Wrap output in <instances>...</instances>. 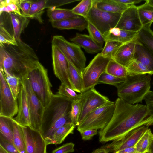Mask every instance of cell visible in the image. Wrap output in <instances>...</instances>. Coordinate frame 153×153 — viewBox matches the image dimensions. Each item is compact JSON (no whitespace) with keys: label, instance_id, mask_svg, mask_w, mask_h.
<instances>
[{"label":"cell","instance_id":"cell-1","mask_svg":"<svg viewBox=\"0 0 153 153\" xmlns=\"http://www.w3.org/2000/svg\"><path fill=\"white\" fill-rule=\"evenodd\" d=\"M153 125V117L146 105L130 104L118 97L115 101L114 110L110 120L98 132L99 141H113L138 126Z\"/></svg>","mask_w":153,"mask_h":153},{"label":"cell","instance_id":"cell-2","mask_svg":"<svg viewBox=\"0 0 153 153\" xmlns=\"http://www.w3.org/2000/svg\"><path fill=\"white\" fill-rule=\"evenodd\" d=\"M16 45H0V70L20 78L26 77L28 70L39 61L34 50L21 39Z\"/></svg>","mask_w":153,"mask_h":153},{"label":"cell","instance_id":"cell-3","mask_svg":"<svg viewBox=\"0 0 153 153\" xmlns=\"http://www.w3.org/2000/svg\"><path fill=\"white\" fill-rule=\"evenodd\" d=\"M72 102L65 97L53 94L45 107L39 131L47 145L51 144L52 136L57 129L71 123L70 112Z\"/></svg>","mask_w":153,"mask_h":153},{"label":"cell","instance_id":"cell-4","mask_svg":"<svg viewBox=\"0 0 153 153\" xmlns=\"http://www.w3.org/2000/svg\"><path fill=\"white\" fill-rule=\"evenodd\" d=\"M151 81L149 74L127 75L125 81L117 87L118 96L130 104L142 103L150 91Z\"/></svg>","mask_w":153,"mask_h":153},{"label":"cell","instance_id":"cell-5","mask_svg":"<svg viewBox=\"0 0 153 153\" xmlns=\"http://www.w3.org/2000/svg\"><path fill=\"white\" fill-rule=\"evenodd\" d=\"M31 88L44 107L49 103L53 94L47 70L39 61L28 70L26 76Z\"/></svg>","mask_w":153,"mask_h":153},{"label":"cell","instance_id":"cell-6","mask_svg":"<svg viewBox=\"0 0 153 153\" xmlns=\"http://www.w3.org/2000/svg\"><path fill=\"white\" fill-rule=\"evenodd\" d=\"M115 102L110 101L88 114L77 126L79 132L88 129L101 130L110 120L114 113Z\"/></svg>","mask_w":153,"mask_h":153},{"label":"cell","instance_id":"cell-7","mask_svg":"<svg viewBox=\"0 0 153 153\" xmlns=\"http://www.w3.org/2000/svg\"><path fill=\"white\" fill-rule=\"evenodd\" d=\"M52 45L56 47L82 74L85 67L86 58L81 48L60 35L53 36Z\"/></svg>","mask_w":153,"mask_h":153},{"label":"cell","instance_id":"cell-8","mask_svg":"<svg viewBox=\"0 0 153 153\" xmlns=\"http://www.w3.org/2000/svg\"><path fill=\"white\" fill-rule=\"evenodd\" d=\"M111 59L104 57L100 53H99L85 68L82 74L83 83L82 92L94 88L98 84L99 77L105 72L107 65Z\"/></svg>","mask_w":153,"mask_h":153},{"label":"cell","instance_id":"cell-9","mask_svg":"<svg viewBox=\"0 0 153 153\" xmlns=\"http://www.w3.org/2000/svg\"><path fill=\"white\" fill-rule=\"evenodd\" d=\"M121 14L100 10L96 7L93 1L92 7L86 19L104 35L110 29L116 27Z\"/></svg>","mask_w":153,"mask_h":153},{"label":"cell","instance_id":"cell-10","mask_svg":"<svg viewBox=\"0 0 153 153\" xmlns=\"http://www.w3.org/2000/svg\"><path fill=\"white\" fill-rule=\"evenodd\" d=\"M22 82L25 87L27 93L30 115V127L39 131L45 107L33 91L26 77L22 79Z\"/></svg>","mask_w":153,"mask_h":153},{"label":"cell","instance_id":"cell-11","mask_svg":"<svg viewBox=\"0 0 153 153\" xmlns=\"http://www.w3.org/2000/svg\"><path fill=\"white\" fill-rule=\"evenodd\" d=\"M79 95L82 103L79 125L90 113L110 101L107 97L100 94L94 88L83 92Z\"/></svg>","mask_w":153,"mask_h":153},{"label":"cell","instance_id":"cell-12","mask_svg":"<svg viewBox=\"0 0 153 153\" xmlns=\"http://www.w3.org/2000/svg\"><path fill=\"white\" fill-rule=\"evenodd\" d=\"M0 116L12 117L18 112V103L0 71Z\"/></svg>","mask_w":153,"mask_h":153},{"label":"cell","instance_id":"cell-13","mask_svg":"<svg viewBox=\"0 0 153 153\" xmlns=\"http://www.w3.org/2000/svg\"><path fill=\"white\" fill-rule=\"evenodd\" d=\"M149 126L148 125H143L136 127L123 136L113 141L104 147L109 152L113 153L134 146L148 129Z\"/></svg>","mask_w":153,"mask_h":153},{"label":"cell","instance_id":"cell-14","mask_svg":"<svg viewBox=\"0 0 153 153\" xmlns=\"http://www.w3.org/2000/svg\"><path fill=\"white\" fill-rule=\"evenodd\" d=\"M52 65L54 74L62 83L73 89L68 74V64L65 56L56 47L52 45Z\"/></svg>","mask_w":153,"mask_h":153},{"label":"cell","instance_id":"cell-15","mask_svg":"<svg viewBox=\"0 0 153 153\" xmlns=\"http://www.w3.org/2000/svg\"><path fill=\"white\" fill-rule=\"evenodd\" d=\"M26 153H46L47 143L40 131L29 126H23Z\"/></svg>","mask_w":153,"mask_h":153},{"label":"cell","instance_id":"cell-16","mask_svg":"<svg viewBox=\"0 0 153 153\" xmlns=\"http://www.w3.org/2000/svg\"><path fill=\"white\" fill-rule=\"evenodd\" d=\"M143 27L139 16L137 7L132 5L124 10L115 27L137 32Z\"/></svg>","mask_w":153,"mask_h":153},{"label":"cell","instance_id":"cell-17","mask_svg":"<svg viewBox=\"0 0 153 153\" xmlns=\"http://www.w3.org/2000/svg\"><path fill=\"white\" fill-rule=\"evenodd\" d=\"M18 112L14 118L23 126H30V119L27 97L25 87L22 82L20 91L18 97Z\"/></svg>","mask_w":153,"mask_h":153},{"label":"cell","instance_id":"cell-18","mask_svg":"<svg viewBox=\"0 0 153 153\" xmlns=\"http://www.w3.org/2000/svg\"><path fill=\"white\" fill-rule=\"evenodd\" d=\"M138 42L137 36L133 40L123 44L120 47L112 59L126 68L134 59L136 45Z\"/></svg>","mask_w":153,"mask_h":153},{"label":"cell","instance_id":"cell-19","mask_svg":"<svg viewBox=\"0 0 153 153\" xmlns=\"http://www.w3.org/2000/svg\"><path fill=\"white\" fill-rule=\"evenodd\" d=\"M88 21L83 17H77L51 22L53 27L61 30L75 29L82 31L87 29Z\"/></svg>","mask_w":153,"mask_h":153},{"label":"cell","instance_id":"cell-20","mask_svg":"<svg viewBox=\"0 0 153 153\" xmlns=\"http://www.w3.org/2000/svg\"><path fill=\"white\" fill-rule=\"evenodd\" d=\"M70 40L89 53L93 54L101 52L103 48L89 35L86 34L76 33L75 36Z\"/></svg>","mask_w":153,"mask_h":153},{"label":"cell","instance_id":"cell-21","mask_svg":"<svg viewBox=\"0 0 153 153\" xmlns=\"http://www.w3.org/2000/svg\"><path fill=\"white\" fill-rule=\"evenodd\" d=\"M137 32L130 31L115 27L110 29L103 36L105 42L112 40L124 44L133 40L137 37Z\"/></svg>","mask_w":153,"mask_h":153},{"label":"cell","instance_id":"cell-22","mask_svg":"<svg viewBox=\"0 0 153 153\" xmlns=\"http://www.w3.org/2000/svg\"><path fill=\"white\" fill-rule=\"evenodd\" d=\"M134 59L144 65L153 74V55L139 41L136 45Z\"/></svg>","mask_w":153,"mask_h":153},{"label":"cell","instance_id":"cell-23","mask_svg":"<svg viewBox=\"0 0 153 153\" xmlns=\"http://www.w3.org/2000/svg\"><path fill=\"white\" fill-rule=\"evenodd\" d=\"M93 3L100 10L110 13L121 14L131 5L118 3L114 0H93Z\"/></svg>","mask_w":153,"mask_h":153},{"label":"cell","instance_id":"cell-24","mask_svg":"<svg viewBox=\"0 0 153 153\" xmlns=\"http://www.w3.org/2000/svg\"><path fill=\"white\" fill-rule=\"evenodd\" d=\"M13 27V34L16 39H20V36L28 26L29 18L23 15L13 13H9Z\"/></svg>","mask_w":153,"mask_h":153},{"label":"cell","instance_id":"cell-25","mask_svg":"<svg viewBox=\"0 0 153 153\" xmlns=\"http://www.w3.org/2000/svg\"><path fill=\"white\" fill-rule=\"evenodd\" d=\"M47 14L49 20L51 22L79 16L74 14L71 9L56 8L53 6L50 7L48 8Z\"/></svg>","mask_w":153,"mask_h":153},{"label":"cell","instance_id":"cell-26","mask_svg":"<svg viewBox=\"0 0 153 153\" xmlns=\"http://www.w3.org/2000/svg\"><path fill=\"white\" fill-rule=\"evenodd\" d=\"M13 144L20 153H26V145L22 126L13 118Z\"/></svg>","mask_w":153,"mask_h":153},{"label":"cell","instance_id":"cell-27","mask_svg":"<svg viewBox=\"0 0 153 153\" xmlns=\"http://www.w3.org/2000/svg\"><path fill=\"white\" fill-rule=\"evenodd\" d=\"M151 26H143L137 32L138 41L153 55V31L150 29Z\"/></svg>","mask_w":153,"mask_h":153},{"label":"cell","instance_id":"cell-28","mask_svg":"<svg viewBox=\"0 0 153 153\" xmlns=\"http://www.w3.org/2000/svg\"><path fill=\"white\" fill-rule=\"evenodd\" d=\"M13 118L0 116V136L13 143Z\"/></svg>","mask_w":153,"mask_h":153},{"label":"cell","instance_id":"cell-29","mask_svg":"<svg viewBox=\"0 0 153 153\" xmlns=\"http://www.w3.org/2000/svg\"><path fill=\"white\" fill-rule=\"evenodd\" d=\"M68 74L70 81L74 88V91L81 93L83 91V87L82 75L69 60H68Z\"/></svg>","mask_w":153,"mask_h":153},{"label":"cell","instance_id":"cell-30","mask_svg":"<svg viewBox=\"0 0 153 153\" xmlns=\"http://www.w3.org/2000/svg\"><path fill=\"white\" fill-rule=\"evenodd\" d=\"M75 127L71 123L65 124L58 128L52 136L51 144H59L62 143L69 134L73 133Z\"/></svg>","mask_w":153,"mask_h":153},{"label":"cell","instance_id":"cell-31","mask_svg":"<svg viewBox=\"0 0 153 153\" xmlns=\"http://www.w3.org/2000/svg\"><path fill=\"white\" fill-rule=\"evenodd\" d=\"M137 7L139 18L143 26H151L153 22V6L146 1L144 4Z\"/></svg>","mask_w":153,"mask_h":153},{"label":"cell","instance_id":"cell-32","mask_svg":"<svg viewBox=\"0 0 153 153\" xmlns=\"http://www.w3.org/2000/svg\"><path fill=\"white\" fill-rule=\"evenodd\" d=\"M3 72L6 82L14 97L17 100L22 85V79L7 72L0 70Z\"/></svg>","mask_w":153,"mask_h":153},{"label":"cell","instance_id":"cell-33","mask_svg":"<svg viewBox=\"0 0 153 153\" xmlns=\"http://www.w3.org/2000/svg\"><path fill=\"white\" fill-rule=\"evenodd\" d=\"M47 1V0L32 1L28 18L34 19L39 23H43L42 16L46 7Z\"/></svg>","mask_w":153,"mask_h":153},{"label":"cell","instance_id":"cell-34","mask_svg":"<svg viewBox=\"0 0 153 153\" xmlns=\"http://www.w3.org/2000/svg\"><path fill=\"white\" fill-rule=\"evenodd\" d=\"M105 72L120 78L125 79L127 76L126 68L111 59L107 66Z\"/></svg>","mask_w":153,"mask_h":153},{"label":"cell","instance_id":"cell-35","mask_svg":"<svg viewBox=\"0 0 153 153\" xmlns=\"http://www.w3.org/2000/svg\"><path fill=\"white\" fill-rule=\"evenodd\" d=\"M153 138V134L148 128L135 145L136 153H144L148 150Z\"/></svg>","mask_w":153,"mask_h":153},{"label":"cell","instance_id":"cell-36","mask_svg":"<svg viewBox=\"0 0 153 153\" xmlns=\"http://www.w3.org/2000/svg\"><path fill=\"white\" fill-rule=\"evenodd\" d=\"M93 0H82L73 8L72 11L75 15L86 19L93 4Z\"/></svg>","mask_w":153,"mask_h":153},{"label":"cell","instance_id":"cell-37","mask_svg":"<svg viewBox=\"0 0 153 153\" xmlns=\"http://www.w3.org/2000/svg\"><path fill=\"white\" fill-rule=\"evenodd\" d=\"M123 44L115 41H106L105 46L100 53L104 57L112 59L120 47Z\"/></svg>","mask_w":153,"mask_h":153},{"label":"cell","instance_id":"cell-38","mask_svg":"<svg viewBox=\"0 0 153 153\" xmlns=\"http://www.w3.org/2000/svg\"><path fill=\"white\" fill-rule=\"evenodd\" d=\"M126 68L127 75L143 74H153L144 65L134 59L131 62Z\"/></svg>","mask_w":153,"mask_h":153},{"label":"cell","instance_id":"cell-39","mask_svg":"<svg viewBox=\"0 0 153 153\" xmlns=\"http://www.w3.org/2000/svg\"><path fill=\"white\" fill-rule=\"evenodd\" d=\"M82 103L81 100L79 99L72 102L70 112L71 123L75 126L79 125V119L81 114Z\"/></svg>","mask_w":153,"mask_h":153},{"label":"cell","instance_id":"cell-40","mask_svg":"<svg viewBox=\"0 0 153 153\" xmlns=\"http://www.w3.org/2000/svg\"><path fill=\"white\" fill-rule=\"evenodd\" d=\"M4 44L16 45L17 40L14 34L10 33L3 25L0 26V45Z\"/></svg>","mask_w":153,"mask_h":153},{"label":"cell","instance_id":"cell-41","mask_svg":"<svg viewBox=\"0 0 153 153\" xmlns=\"http://www.w3.org/2000/svg\"><path fill=\"white\" fill-rule=\"evenodd\" d=\"M125 79L116 77L105 72L103 73L99 77L98 82L99 84H106L113 86L116 88L123 82Z\"/></svg>","mask_w":153,"mask_h":153},{"label":"cell","instance_id":"cell-42","mask_svg":"<svg viewBox=\"0 0 153 153\" xmlns=\"http://www.w3.org/2000/svg\"><path fill=\"white\" fill-rule=\"evenodd\" d=\"M87 29L89 35L96 43L102 47L105 41L103 35L100 31L88 21Z\"/></svg>","mask_w":153,"mask_h":153},{"label":"cell","instance_id":"cell-43","mask_svg":"<svg viewBox=\"0 0 153 153\" xmlns=\"http://www.w3.org/2000/svg\"><path fill=\"white\" fill-rule=\"evenodd\" d=\"M57 94L67 97L72 102L79 99V94L75 91L63 83H61Z\"/></svg>","mask_w":153,"mask_h":153},{"label":"cell","instance_id":"cell-44","mask_svg":"<svg viewBox=\"0 0 153 153\" xmlns=\"http://www.w3.org/2000/svg\"><path fill=\"white\" fill-rule=\"evenodd\" d=\"M0 146L7 153H20L13 143L0 136Z\"/></svg>","mask_w":153,"mask_h":153},{"label":"cell","instance_id":"cell-45","mask_svg":"<svg viewBox=\"0 0 153 153\" xmlns=\"http://www.w3.org/2000/svg\"><path fill=\"white\" fill-rule=\"evenodd\" d=\"M19 4L12 3L8 4L5 7H0V15L3 12H6L8 13L11 12L13 13L20 15H22L20 11Z\"/></svg>","mask_w":153,"mask_h":153},{"label":"cell","instance_id":"cell-46","mask_svg":"<svg viewBox=\"0 0 153 153\" xmlns=\"http://www.w3.org/2000/svg\"><path fill=\"white\" fill-rule=\"evenodd\" d=\"M74 144L73 143H67L53 150L51 153H69L74 151Z\"/></svg>","mask_w":153,"mask_h":153},{"label":"cell","instance_id":"cell-47","mask_svg":"<svg viewBox=\"0 0 153 153\" xmlns=\"http://www.w3.org/2000/svg\"><path fill=\"white\" fill-rule=\"evenodd\" d=\"M32 0H20L19 6L22 15L28 17Z\"/></svg>","mask_w":153,"mask_h":153},{"label":"cell","instance_id":"cell-48","mask_svg":"<svg viewBox=\"0 0 153 153\" xmlns=\"http://www.w3.org/2000/svg\"><path fill=\"white\" fill-rule=\"evenodd\" d=\"M144 100L150 114L153 117V91H149Z\"/></svg>","mask_w":153,"mask_h":153},{"label":"cell","instance_id":"cell-49","mask_svg":"<svg viewBox=\"0 0 153 153\" xmlns=\"http://www.w3.org/2000/svg\"><path fill=\"white\" fill-rule=\"evenodd\" d=\"M97 130L91 129L85 130L80 132L82 139L84 140H88L92 139L95 135L97 134Z\"/></svg>","mask_w":153,"mask_h":153},{"label":"cell","instance_id":"cell-50","mask_svg":"<svg viewBox=\"0 0 153 153\" xmlns=\"http://www.w3.org/2000/svg\"><path fill=\"white\" fill-rule=\"evenodd\" d=\"M116 1L128 5H134L141 1V0H114Z\"/></svg>","mask_w":153,"mask_h":153},{"label":"cell","instance_id":"cell-51","mask_svg":"<svg viewBox=\"0 0 153 153\" xmlns=\"http://www.w3.org/2000/svg\"><path fill=\"white\" fill-rule=\"evenodd\" d=\"M19 0H1L0 7H5L12 3H19Z\"/></svg>","mask_w":153,"mask_h":153},{"label":"cell","instance_id":"cell-52","mask_svg":"<svg viewBox=\"0 0 153 153\" xmlns=\"http://www.w3.org/2000/svg\"><path fill=\"white\" fill-rule=\"evenodd\" d=\"M115 152L116 153H136L135 146L127 148Z\"/></svg>","mask_w":153,"mask_h":153},{"label":"cell","instance_id":"cell-53","mask_svg":"<svg viewBox=\"0 0 153 153\" xmlns=\"http://www.w3.org/2000/svg\"><path fill=\"white\" fill-rule=\"evenodd\" d=\"M108 152L107 149L103 147L96 149L91 153H108Z\"/></svg>","mask_w":153,"mask_h":153},{"label":"cell","instance_id":"cell-54","mask_svg":"<svg viewBox=\"0 0 153 153\" xmlns=\"http://www.w3.org/2000/svg\"><path fill=\"white\" fill-rule=\"evenodd\" d=\"M148 150L150 153H153V138L149 146Z\"/></svg>","mask_w":153,"mask_h":153},{"label":"cell","instance_id":"cell-55","mask_svg":"<svg viewBox=\"0 0 153 153\" xmlns=\"http://www.w3.org/2000/svg\"><path fill=\"white\" fill-rule=\"evenodd\" d=\"M146 1L148 3L153 6V0H147Z\"/></svg>","mask_w":153,"mask_h":153},{"label":"cell","instance_id":"cell-56","mask_svg":"<svg viewBox=\"0 0 153 153\" xmlns=\"http://www.w3.org/2000/svg\"><path fill=\"white\" fill-rule=\"evenodd\" d=\"M0 153H7V152L0 146Z\"/></svg>","mask_w":153,"mask_h":153},{"label":"cell","instance_id":"cell-57","mask_svg":"<svg viewBox=\"0 0 153 153\" xmlns=\"http://www.w3.org/2000/svg\"><path fill=\"white\" fill-rule=\"evenodd\" d=\"M145 153H150L149 151L148 150V151H146Z\"/></svg>","mask_w":153,"mask_h":153},{"label":"cell","instance_id":"cell-58","mask_svg":"<svg viewBox=\"0 0 153 153\" xmlns=\"http://www.w3.org/2000/svg\"><path fill=\"white\" fill-rule=\"evenodd\" d=\"M113 153H116L115 152H113Z\"/></svg>","mask_w":153,"mask_h":153},{"label":"cell","instance_id":"cell-59","mask_svg":"<svg viewBox=\"0 0 153 153\" xmlns=\"http://www.w3.org/2000/svg\"><path fill=\"white\" fill-rule=\"evenodd\" d=\"M145 152H144V153H145Z\"/></svg>","mask_w":153,"mask_h":153},{"label":"cell","instance_id":"cell-60","mask_svg":"<svg viewBox=\"0 0 153 153\" xmlns=\"http://www.w3.org/2000/svg\"></svg>","mask_w":153,"mask_h":153}]
</instances>
